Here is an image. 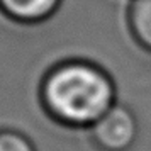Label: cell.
I'll list each match as a JSON object with an SVG mask.
<instances>
[{"label":"cell","instance_id":"cell-1","mask_svg":"<svg viewBox=\"0 0 151 151\" xmlns=\"http://www.w3.org/2000/svg\"><path fill=\"white\" fill-rule=\"evenodd\" d=\"M37 99L53 122L87 131L117 104V87L112 75L99 63L68 58L46 70Z\"/></svg>","mask_w":151,"mask_h":151},{"label":"cell","instance_id":"cell-2","mask_svg":"<svg viewBox=\"0 0 151 151\" xmlns=\"http://www.w3.org/2000/svg\"><path fill=\"white\" fill-rule=\"evenodd\" d=\"M87 134L97 151H129L139 134V122L127 105L117 102L90 126Z\"/></svg>","mask_w":151,"mask_h":151},{"label":"cell","instance_id":"cell-3","mask_svg":"<svg viewBox=\"0 0 151 151\" xmlns=\"http://www.w3.org/2000/svg\"><path fill=\"white\" fill-rule=\"evenodd\" d=\"M61 4L63 0H0V14L21 26H36L49 21Z\"/></svg>","mask_w":151,"mask_h":151},{"label":"cell","instance_id":"cell-4","mask_svg":"<svg viewBox=\"0 0 151 151\" xmlns=\"http://www.w3.org/2000/svg\"><path fill=\"white\" fill-rule=\"evenodd\" d=\"M126 24L132 41L151 53V0H129Z\"/></svg>","mask_w":151,"mask_h":151},{"label":"cell","instance_id":"cell-5","mask_svg":"<svg viewBox=\"0 0 151 151\" xmlns=\"http://www.w3.org/2000/svg\"><path fill=\"white\" fill-rule=\"evenodd\" d=\"M0 151H37L32 139L19 129L0 127Z\"/></svg>","mask_w":151,"mask_h":151}]
</instances>
